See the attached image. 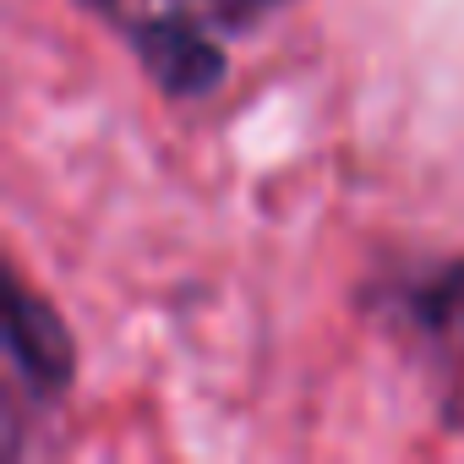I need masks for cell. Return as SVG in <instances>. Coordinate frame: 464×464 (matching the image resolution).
<instances>
[{
  "label": "cell",
  "instance_id": "cell-1",
  "mask_svg": "<svg viewBox=\"0 0 464 464\" xmlns=\"http://www.w3.org/2000/svg\"><path fill=\"white\" fill-rule=\"evenodd\" d=\"M6 350H12L17 377L34 393H61L72 382V366H77L72 334L55 317V306L39 301L28 285H12V295H6Z\"/></svg>",
  "mask_w": 464,
  "mask_h": 464
},
{
  "label": "cell",
  "instance_id": "cell-2",
  "mask_svg": "<svg viewBox=\"0 0 464 464\" xmlns=\"http://www.w3.org/2000/svg\"><path fill=\"white\" fill-rule=\"evenodd\" d=\"M137 50H142V61H148V72H153L175 99L208 93V88L218 82V72H224V55H218L202 34L180 28V23H148V28L137 34Z\"/></svg>",
  "mask_w": 464,
  "mask_h": 464
},
{
  "label": "cell",
  "instance_id": "cell-3",
  "mask_svg": "<svg viewBox=\"0 0 464 464\" xmlns=\"http://www.w3.org/2000/svg\"><path fill=\"white\" fill-rule=\"evenodd\" d=\"M410 317L442 355H453L464 366V257L442 263L437 274H426L410 290Z\"/></svg>",
  "mask_w": 464,
  "mask_h": 464
},
{
  "label": "cell",
  "instance_id": "cell-4",
  "mask_svg": "<svg viewBox=\"0 0 464 464\" xmlns=\"http://www.w3.org/2000/svg\"><path fill=\"white\" fill-rule=\"evenodd\" d=\"M202 6H208L213 17H224V23H252V17L285 6V0H202Z\"/></svg>",
  "mask_w": 464,
  "mask_h": 464
},
{
  "label": "cell",
  "instance_id": "cell-5",
  "mask_svg": "<svg viewBox=\"0 0 464 464\" xmlns=\"http://www.w3.org/2000/svg\"><path fill=\"white\" fill-rule=\"evenodd\" d=\"M88 6H110V0H88Z\"/></svg>",
  "mask_w": 464,
  "mask_h": 464
}]
</instances>
